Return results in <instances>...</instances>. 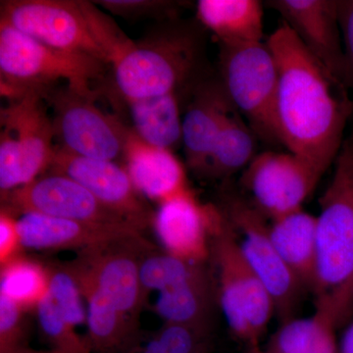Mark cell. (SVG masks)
Wrapping results in <instances>:
<instances>
[{
	"mask_svg": "<svg viewBox=\"0 0 353 353\" xmlns=\"http://www.w3.org/2000/svg\"><path fill=\"white\" fill-rule=\"evenodd\" d=\"M278 65L275 127L279 143L325 174L336 161L353 112L336 82L282 22L266 41Z\"/></svg>",
	"mask_w": 353,
	"mask_h": 353,
	"instance_id": "obj_1",
	"label": "cell"
},
{
	"mask_svg": "<svg viewBox=\"0 0 353 353\" xmlns=\"http://www.w3.org/2000/svg\"><path fill=\"white\" fill-rule=\"evenodd\" d=\"M320 208L315 310L340 328L353 315V134L341 145Z\"/></svg>",
	"mask_w": 353,
	"mask_h": 353,
	"instance_id": "obj_2",
	"label": "cell"
},
{
	"mask_svg": "<svg viewBox=\"0 0 353 353\" xmlns=\"http://www.w3.org/2000/svg\"><path fill=\"white\" fill-rule=\"evenodd\" d=\"M201 43L192 27L175 24L134 41L111 65L116 88L127 102L178 92L199 71Z\"/></svg>",
	"mask_w": 353,
	"mask_h": 353,
	"instance_id": "obj_3",
	"label": "cell"
},
{
	"mask_svg": "<svg viewBox=\"0 0 353 353\" xmlns=\"http://www.w3.org/2000/svg\"><path fill=\"white\" fill-rule=\"evenodd\" d=\"M105 66L94 57L46 46L0 23L1 94L10 99L30 92L44 94L58 83L95 97L92 83L103 77Z\"/></svg>",
	"mask_w": 353,
	"mask_h": 353,
	"instance_id": "obj_4",
	"label": "cell"
},
{
	"mask_svg": "<svg viewBox=\"0 0 353 353\" xmlns=\"http://www.w3.org/2000/svg\"><path fill=\"white\" fill-rule=\"evenodd\" d=\"M210 262L216 272L218 303L232 334L246 347L260 345L275 305L245 261L228 218L213 239Z\"/></svg>",
	"mask_w": 353,
	"mask_h": 353,
	"instance_id": "obj_5",
	"label": "cell"
},
{
	"mask_svg": "<svg viewBox=\"0 0 353 353\" xmlns=\"http://www.w3.org/2000/svg\"><path fill=\"white\" fill-rule=\"evenodd\" d=\"M220 74L228 97L257 138L279 143L275 127L278 65L268 44L221 46Z\"/></svg>",
	"mask_w": 353,
	"mask_h": 353,
	"instance_id": "obj_6",
	"label": "cell"
},
{
	"mask_svg": "<svg viewBox=\"0 0 353 353\" xmlns=\"http://www.w3.org/2000/svg\"><path fill=\"white\" fill-rule=\"evenodd\" d=\"M52 108L54 139L59 148L80 157L117 162L124 160L132 129L102 111L95 97L78 94L67 85L43 94Z\"/></svg>",
	"mask_w": 353,
	"mask_h": 353,
	"instance_id": "obj_7",
	"label": "cell"
},
{
	"mask_svg": "<svg viewBox=\"0 0 353 353\" xmlns=\"http://www.w3.org/2000/svg\"><path fill=\"white\" fill-rule=\"evenodd\" d=\"M222 210L233 227L245 261L268 290L281 322L294 318L303 287L283 261L269 234L267 218L252 201L226 196Z\"/></svg>",
	"mask_w": 353,
	"mask_h": 353,
	"instance_id": "obj_8",
	"label": "cell"
},
{
	"mask_svg": "<svg viewBox=\"0 0 353 353\" xmlns=\"http://www.w3.org/2000/svg\"><path fill=\"white\" fill-rule=\"evenodd\" d=\"M0 23L58 50L82 53L109 65L94 38L82 1L7 0L0 6Z\"/></svg>",
	"mask_w": 353,
	"mask_h": 353,
	"instance_id": "obj_9",
	"label": "cell"
},
{
	"mask_svg": "<svg viewBox=\"0 0 353 353\" xmlns=\"http://www.w3.org/2000/svg\"><path fill=\"white\" fill-rule=\"evenodd\" d=\"M150 245L141 234H127L81 250L68 263L90 278L128 319L139 324L146 297L141 264Z\"/></svg>",
	"mask_w": 353,
	"mask_h": 353,
	"instance_id": "obj_10",
	"label": "cell"
},
{
	"mask_svg": "<svg viewBox=\"0 0 353 353\" xmlns=\"http://www.w3.org/2000/svg\"><path fill=\"white\" fill-rule=\"evenodd\" d=\"M323 175L314 165L294 153L265 152L246 167L243 183L253 205L274 220L303 209Z\"/></svg>",
	"mask_w": 353,
	"mask_h": 353,
	"instance_id": "obj_11",
	"label": "cell"
},
{
	"mask_svg": "<svg viewBox=\"0 0 353 353\" xmlns=\"http://www.w3.org/2000/svg\"><path fill=\"white\" fill-rule=\"evenodd\" d=\"M1 201V208L14 216L39 213L103 226L131 228L139 232L124 217L102 204L82 185L69 176L52 172L4 194Z\"/></svg>",
	"mask_w": 353,
	"mask_h": 353,
	"instance_id": "obj_12",
	"label": "cell"
},
{
	"mask_svg": "<svg viewBox=\"0 0 353 353\" xmlns=\"http://www.w3.org/2000/svg\"><path fill=\"white\" fill-rule=\"evenodd\" d=\"M227 217L221 208L202 203L192 190L159 204L152 226L165 252L189 261L210 262L211 245Z\"/></svg>",
	"mask_w": 353,
	"mask_h": 353,
	"instance_id": "obj_13",
	"label": "cell"
},
{
	"mask_svg": "<svg viewBox=\"0 0 353 353\" xmlns=\"http://www.w3.org/2000/svg\"><path fill=\"white\" fill-rule=\"evenodd\" d=\"M48 172L76 181L139 232L152 224L154 213L132 185L125 167L117 162L80 157L55 145Z\"/></svg>",
	"mask_w": 353,
	"mask_h": 353,
	"instance_id": "obj_14",
	"label": "cell"
},
{
	"mask_svg": "<svg viewBox=\"0 0 353 353\" xmlns=\"http://www.w3.org/2000/svg\"><path fill=\"white\" fill-rule=\"evenodd\" d=\"M266 4L282 16L308 52L345 88L339 0H270Z\"/></svg>",
	"mask_w": 353,
	"mask_h": 353,
	"instance_id": "obj_15",
	"label": "cell"
},
{
	"mask_svg": "<svg viewBox=\"0 0 353 353\" xmlns=\"http://www.w3.org/2000/svg\"><path fill=\"white\" fill-rule=\"evenodd\" d=\"M44 101L43 94L30 92L1 108V132L12 139L19 152L23 187L48 170L54 154V130Z\"/></svg>",
	"mask_w": 353,
	"mask_h": 353,
	"instance_id": "obj_16",
	"label": "cell"
},
{
	"mask_svg": "<svg viewBox=\"0 0 353 353\" xmlns=\"http://www.w3.org/2000/svg\"><path fill=\"white\" fill-rule=\"evenodd\" d=\"M234 112L220 79L201 81L194 85L182 121V143L185 163L197 175L201 176L221 128Z\"/></svg>",
	"mask_w": 353,
	"mask_h": 353,
	"instance_id": "obj_17",
	"label": "cell"
},
{
	"mask_svg": "<svg viewBox=\"0 0 353 353\" xmlns=\"http://www.w3.org/2000/svg\"><path fill=\"white\" fill-rule=\"evenodd\" d=\"M124 161L139 194L158 205L190 190L185 166L173 152L148 145L132 129Z\"/></svg>",
	"mask_w": 353,
	"mask_h": 353,
	"instance_id": "obj_18",
	"label": "cell"
},
{
	"mask_svg": "<svg viewBox=\"0 0 353 353\" xmlns=\"http://www.w3.org/2000/svg\"><path fill=\"white\" fill-rule=\"evenodd\" d=\"M23 250L78 252L132 234L131 228L103 226L61 219L39 213H24L17 218Z\"/></svg>",
	"mask_w": 353,
	"mask_h": 353,
	"instance_id": "obj_19",
	"label": "cell"
},
{
	"mask_svg": "<svg viewBox=\"0 0 353 353\" xmlns=\"http://www.w3.org/2000/svg\"><path fill=\"white\" fill-rule=\"evenodd\" d=\"M87 305L88 336L90 353H130L141 340L139 324L128 319L90 278L72 267Z\"/></svg>",
	"mask_w": 353,
	"mask_h": 353,
	"instance_id": "obj_20",
	"label": "cell"
},
{
	"mask_svg": "<svg viewBox=\"0 0 353 353\" xmlns=\"http://www.w3.org/2000/svg\"><path fill=\"white\" fill-rule=\"evenodd\" d=\"M269 234L283 261L304 290L312 292L317 263V220L303 209L269 223Z\"/></svg>",
	"mask_w": 353,
	"mask_h": 353,
	"instance_id": "obj_21",
	"label": "cell"
},
{
	"mask_svg": "<svg viewBox=\"0 0 353 353\" xmlns=\"http://www.w3.org/2000/svg\"><path fill=\"white\" fill-rule=\"evenodd\" d=\"M196 17L222 46L262 43L263 4L259 0H199Z\"/></svg>",
	"mask_w": 353,
	"mask_h": 353,
	"instance_id": "obj_22",
	"label": "cell"
},
{
	"mask_svg": "<svg viewBox=\"0 0 353 353\" xmlns=\"http://www.w3.org/2000/svg\"><path fill=\"white\" fill-rule=\"evenodd\" d=\"M212 270L162 290L154 305L155 313L164 324L211 328L217 287Z\"/></svg>",
	"mask_w": 353,
	"mask_h": 353,
	"instance_id": "obj_23",
	"label": "cell"
},
{
	"mask_svg": "<svg viewBox=\"0 0 353 353\" xmlns=\"http://www.w3.org/2000/svg\"><path fill=\"white\" fill-rule=\"evenodd\" d=\"M132 131L148 145L172 150L183 143L178 92L128 102Z\"/></svg>",
	"mask_w": 353,
	"mask_h": 353,
	"instance_id": "obj_24",
	"label": "cell"
},
{
	"mask_svg": "<svg viewBox=\"0 0 353 353\" xmlns=\"http://www.w3.org/2000/svg\"><path fill=\"white\" fill-rule=\"evenodd\" d=\"M257 139L240 114H232L216 137L201 176L226 180L245 170L257 155Z\"/></svg>",
	"mask_w": 353,
	"mask_h": 353,
	"instance_id": "obj_25",
	"label": "cell"
},
{
	"mask_svg": "<svg viewBox=\"0 0 353 353\" xmlns=\"http://www.w3.org/2000/svg\"><path fill=\"white\" fill-rule=\"evenodd\" d=\"M333 320L315 310L306 318L282 323L264 348L266 353H340Z\"/></svg>",
	"mask_w": 353,
	"mask_h": 353,
	"instance_id": "obj_26",
	"label": "cell"
},
{
	"mask_svg": "<svg viewBox=\"0 0 353 353\" xmlns=\"http://www.w3.org/2000/svg\"><path fill=\"white\" fill-rule=\"evenodd\" d=\"M48 265L19 255L1 266L0 294L25 311L36 309L48 294Z\"/></svg>",
	"mask_w": 353,
	"mask_h": 353,
	"instance_id": "obj_27",
	"label": "cell"
},
{
	"mask_svg": "<svg viewBox=\"0 0 353 353\" xmlns=\"http://www.w3.org/2000/svg\"><path fill=\"white\" fill-rule=\"evenodd\" d=\"M208 263L189 261L174 256L152 245L148 248L141 264V283L146 296L152 290L158 292L196 277L208 270Z\"/></svg>",
	"mask_w": 353,
	"mask_h": 353,
	"instance_id": "obj_28",
	"label": "cell"
},
{
	"mask_svg": "<svg viewBox=\"0 0 353 353\" xmlns=\"http://www.w3.org/2000/svg\"><path fill=\"white\" fill-rule=\"evenodd\" d=\"M211 345V328L164 324L130 353H209Z\"/></svg>",
	"mask_w": 353,
	"mask_h": 353,
	"instance_id": "obj_29",
	"label": "cell"
},
{
	"mask_svg": "<svg viewBox=\"0 0 353 353\" xmlns=\"http://www.w3.org/2000/svg\"><path fill=\"white\" fill-rule=\"evenodd\" d=\"M34 311L41 333L52 347L51 350L59 353H80L90 350L85 339L81 338L77 334L75 327L65 319L48 292Z\"/></svg>",
	"mask_w": 353,
	"mask_h": 353,
	"instance_id": "obj_30",
	"label": "cell"
},
{
	"mask_svg": "<svg viewBox=\"0 0 353 353\" xmlns=\"http://www.w3.org/2000/svg\"><path fill=\"white\" fill-rule=\"evenodd\" d=\"M48 294L65 319L75 328L87 322V309L83 307L82 292L68 265L48 264Z\"/></svg>",
	"mask_w": 353,
	"mask_h": 353,
	"instance_id": "obj_31",
	"label": "cell"
},
{
	"mask_svg": "<svg viewBox=\"0 0 353 353\" xmlns=\"http://www.w3.org/2000/svg\"><path fill=\"white\" fill-rule=\"evenodd\" d=\"M26 312L0 294V353H46L30 347Z\"/></svg>",
	"mask_w": 353,
	"mask_h": 353,
	"instance_id": "obj_32",
	"label": "cell"
},
{
	"mask_svg": "<svg viewBox=\"0 0 353 353\" xmlns=\"http://www.w3.org/2000/svg\"><path fill=\"white\" fill-rule=\"evenodd\" d=\"M82 6L94 38L105 51L109 65H112L134 41L128 38L111 18L99 11L94 2L82 1Z\"/></svg>",
	"mask_w": 353,
	"mask_h": 353,
	"instance_id": "obj_33",
	"label": "cell"
},
{
	"mask_svg": "<svg viewBox=\"0 0 353 353\" xmlns=\"http://www.w3.org/2000/svg\"><path fill=\"white\" fill-rule=\"evenodd\" d=\"M97 6L103 7L113 15L128 20L141 18H169L176 12L178 3L163 0H102L95 1Z\"/></svg>",
	"mask_w": 353,
	"mask_h": 353,
	"instance_id": "obj_34",
	"label": "cell"
},
{
	"mask_svg": "<svg viewBox=\"0 0 353 353\" xmlns=\"http://www.w3.org/2000/svg\"><path fill=\"white\" fill-rule=\"evenodd\" d=\"M339 22L345 54V85L353 90V0H339Z\"/></svg>",
	"mask_w": 353,
	"mask_h": 353,
	"instance_id": "obj_35",
	"label": "cell"
},
{
	"mask_svg": "<svg viewBox=\"0 0 353 353\" xmlns=\"http://www.w3.org/2000/svg\"><path fill=\"white\" fill-rule=\"evenodd\" d=\"M23 250L17 218L1 208L0 213V266L21 255Z\"/></svg>",
	"mask_w": 353,
	"mask_h": 353,
	"instance_id": "obj_36",
	"label": "cell"
},
{
	"mask_svg": "<svg viewBox=\"0 0 353 353\" xmlns=\"http://www.w3.org/2000/svg\"><path fill=\"white\" fill-rule=\"evenodd\" d=\"M340 353H353V321L347 325L339 343Z\"/></svg>",
	"mask_w": 353,
	"mask_h": 353,
	"instance_id": "obj_37",
	"label": "cell"
},
{
	"mask_svg": "<svg viewBox=\"0 0 353 353\" xmlns=\"http://www.w3.org/2000/svg\"><path fill=\"white\" fill-rule=\"evenodd\" d=\"M246 353H266L264 348L260 345H248L246 347Z\"/></svg>",
	"mask_w": 353,
	"mask_h": 353,
	"instance_id": "obj_38",
	"label": "cell"
},
{
	"mask_svg": "<svg viewBox=\"0 0 353 353\" xmlns=\"http://www.w3.org/2000/svg\"><path fill=\"white\" fill-rule=\"evenodd\" d=\"M53 352V350H52ZM53 353H59V352H53ZM80 353H90V350H87V352H80Z\"/></svg>",
	"mask_w": 353,
	"mask_h": 353,
	"instance_id": "obj_39",
	"label": "cell"
}]
</instances>
